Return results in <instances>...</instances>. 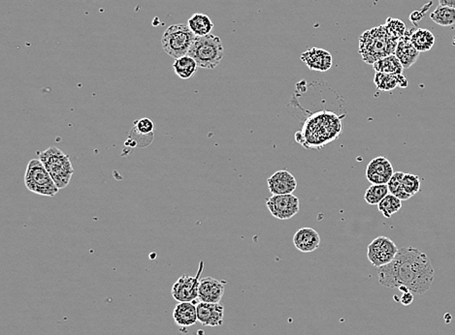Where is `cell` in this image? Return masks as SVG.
<instances>
[{"label":"cell","instance_id":"6da1fadb","mask_svg":"<svg viewBox=\"0 0 455 335\" xmlns=\"http://www.w3.org/2000/svg\"><path fill=\"white\" fill-rule=\"evenodd\" d=\"M434 275L427 255L413 248H400L389 264L378 269L379 284L390 289L406 287L417 295H423L430 289Z\"/></svg>","mask_w":455,"mask_h":335},{"label":"cell","instance_id":"7a4b0ae2","mask_svg":"<svg viewBox=\"0 0 455 335\" xmlns=\"http://www.w3.org/2000/svg\"><path fill=\"white\" fill-rule=\"evenodd\" d=\"M342 130L341 119L336 114L321 111L307 119L302 134H295L296 142L307 149H321L330 142L338 139Z\"/></svg>","mask_w":455,"mask_h":335},{"label":"cell","instance_id":"3957f363","mask_svg":"<svg viewBox=\"0 0 455 335\" xmlns=\"http://www.w3.org/2000/svg\"><path fill=\"white\" fill-rule=\"evenodd\" d=\"M397 44L398 41L387 35L384 25H379L360 35L358 51L365 63L373 65L379 59L394 54Z\"/></svg>","mask_w":455,"mask_h":335},{"label":"cell","instance_id":"277c9868","mask_svg":"<svg viewBox=\"0 0 455 335\" xmlns=\"http://www.w3.org/2000/svg\"><path fill=\"white\" fill-rule=\"evenodd\" d=\"M188 56L204 69H215L222 62L225 49L220 37L214 35L195 38Z\"/></svg>","mask_w":455,"mask_h":335},{"label":"cell","instance_id":"5b68a950","mask_svg":"<svg viewBox=\"0 0 455 335\" xmlns=\"http://www.w3.org/2000/svg\"><path fill=\"white\" fill-rule=\"evenodd\" d=\"M38 155L39 160L45 166L59 190L69 185L74 173V168L69 155L56 147L38 152Z\"/></svg>","mask_w":455,"mask_h":335},{"label":"cell","instance_id":"8992f818","mask_svg":"<svg viewBox=\"0 0 455 335\" xmlns=\"http://www.w3.org/2000/svg\"><path fill=\"white\" fill-rule=\"evenodd\" d=\"M196 36L192 32L188 25H170L163 33L161 38L163 51L173 59L188 56Z\"/></svg>","mask_w":455,"mask_h":335},{"label":"cell","instance_id":"52a82bcc","mask_svg":"<svg viewBox=\"0 0 455 335\" xmlns=\"http://www.w3.org/2000/svg\"><path fill=\"white\" fill-rule=\"evenodd\" d=\"M25 184L32 193L50 198H54L61 191L45 166L39 159H32L28 163L25 173Z\"/></svg>","mask_w":455,"mask_h":335},{"label":"cell","instance_id":"ba28073f","mask_svg":"<svg viewBox=\"0 0 455 335\" xmlns=\"http://www.w3.org/2000/svg\"><path fill=\"white\" fill-rule=\"evenodd\" d=\"M396 244L386 236H379L368 245L367 257L374 267H379L389 264L397 255Z\"/></svg>","mask_w":455,"mask_h":335},{"label":"cell","instance_id":"9c48e42d","mask_svg":"<svg viewBox=\"0 0 455 335\" xmlns=\"http://www.w3.org/2000/svg\"><path fill=\"white\" fill-rule=\"evenodd\" d=\"M267 209L277 219L288 220L300 210V202L293 194L272 195L266 201Z\"/></svg>","mask_w":455,"mask_h":335},{"label":"cell","instance_id":"30bf717a","mask_svg":"<svg viewBox=\"0 0 455 335\" xmlns=\"http://www.w3.org/2000/svg\"><path fill=\"white\" fill-rule=\"evenodd\" d=\"M204 269V262H200L199 269L195 276L184 274L177 280L172 288V296L178 303H192L199 298L200 276Z\"/></svg>","mask_w":455,"mask_h":335},{"label":"cell","instance_id":"8fae6325","mask_svg":"<svg viewBox=\"0 0 455 335\" xmlns=\"http://www.w3.org/2000/svg\"><path fill=\"white\" fill-rule=\"evenodd\" d=\"M394 173L391 163L384 157L374 158L366 168V178L372 184H387Z\"/></svg>","mask_w":455,"mask_h":335},{"label":"cell","instance_id":"7c38bea8","mask_svg":"<svg viewBox=\"0 0 455 335\" xmlns=\"http://www.w3.org/2000/svg\"><path fill=\"white\" fill-rule=\"evenodd\" d=\"M267 185L272 195L292 194L297 188V181L288 170H280L267 179Z\"/></svg>","mask_w":455,"mask_h":335},{"label":"cell","instance_id":"4fadbf2b","mask_svg":"<svg viewBox=\"0 0 455 335\" xmlns=\"http://www.w3.org/2000/svg\"><path fill=\"white\" fill-rule=\"evenodd\" d=\"M226 281L213 277L200 279L199 300L203 303H220L225 295Z\"/></svg>","mask_w":455,"mask_h":335},{"label":"cell","instance_id":"5bb4252c","mask_svg":"<svg viewBox=\"0 0 455 335\" xmlns=\"http://www.w3.org/2000/svg\"><path fill=\"white\" fill-rule=\"evenodd\" d=\"M301 61L312 71L326 72L332 67L331 54L324 49L312 48L301 54Z\"/></svg>","mask_w":455,"mask_h":335},{"label":"cell","instance_id":"9a60e30c","mask_svg":"<svg viewBox=\"0 0 455 335\" xmlns=\"http://www.w3.org/2000/svg\"><path fill=\"white\" fill-rule=\"evenodd\" d=\"M197 307V318L205 327H220L223 324L225 307L220 303H203L200 301Z\"/></svg>","mask_w":455,"mask_h":335},{"label":"cell","instance_id":"2e32d148","mask_svg":"<svg viewBox=\"0 0 455 335\" xmlns=\"http://www.w3.org/2000/svg\"><path fill=\"white\" fill-rule=\"evenodd\" d=\"M413 31V30H407L405 36H403L398 41L396 51H395L394 54L401 62L404 69L412 67L418 61V57H420V51L413 47L412 41H410V35H412Z\"/></svg>","mask_w":455,"mask_h":335},{"label":"cell","instance_id":"e0dca14e","mask_svg":"<svg viewBox=\"0 0 455 335\" xmlns=\"http://www.w3.org/2000/svg\"><path fill=\"white\" fill-rule=\"evenodd\" d=\"M296 249L303 253H311L321 245V236L313 228H302L293 236Z\"/></svg>","mask_w":455,"mask_h":335},{"label":"cell","instance_id":"ac0fdd59","mask_svg":"<svg viewBox=\"0 0 455 335\" xmlns=\"http://www.w3.org/2000/svg\"><path fill=\"white\" fill-rule=\"evenodd\" d=\"M173 318L181 328L194 326L199 321L196 305L194 303H179L174 309Z\"/></svg>","mask_w":455,"mask_h":335},{"label":"cell","instance_id":"d6986e66","mask_svg":"<svg viewBox=\"0 0 455 335\" xmlns=\"http://www.w3.org/2000/svg\"><path fill=\"white\" fill-rule=\"evenodd\" d=\"M374 83L381 92H390L398 87L401 88L408 87L407 78L403 74L394 75L377 72L375 78H374Z\"/></svg>","mask_w":455,"mask_h":335},{"label":"cell","instance_id":"ffe728a7","mask_svg":"<svg viewBox=\"0 0 455 335\" xmlns=\"http://www.w3.org/2000/svg\"><path fill=\"white\" fill-rule=\"evenodd\" d=\"M188 25L197 37L211 35L213 28H214V23L210 19V17L202 14V13H195V14L192 15L188 20Z\"/></svg>","mask_w":455,"mask_h":335},{"label":"cell","instance_id":"44dd1931","mask_svg":"<svg viewBox=\"0 0 455 335\" xmlns=\"http://www.w3.org/2000/svg\"><path fill=\"white\" fill-rule=\"evenodd\" d=\"M410 41L420 53H425L433 48L435 44V36L430 30L418 28V30H413L410 35Z\"/></svg>","mask_w":455,"mask_h":335},{"label":"cell","instance_id":"7402d4cb","mask_svg":"<svg viewBox=\"0 0 455 335\" xmlns=\"http://www.w3.org/2000/svg\"><path fill=\"white\" fill-rule=\"evenodd\" d=\"M174 71L177 76L183 80L191 79L197 72L199 64L191 56H184L180 59H175L173 63Z\"/></svg>","mask_w":455,"mask_h":335},{"label":"cell","instance_id":"603a6c76","mask_svg":"<svg viewBox=\"0 0 455 335\" xmlns=\"http://www.w3.org/2000/svg\"><path fill=\"white\" fill-rule=\"evenodd\" d=\"M373 68L376 72L394 75L403 74V70H404L401 62L395 54L379 59L373 64Z\"/></svg>","mask_w":455,"mask_h":335},{"label":"cell","instance_id":"cb8c5ba5","mask_svg":"<svg viewBox=\"0 0 455 335\" xmlns=\"http://www.w3.org/2000/svg\"><path fill=\"white\" fill-rule=\"evenodd\" d=\"M430 19L441 27H451L455 25V8L439 5L431 13Z\"/></svg>","mask_w":455,"mask_h":335},{"label":"cell","instance_id":"d4e9b609","mask_svg":"<svg viewBox=\"0 0 455 335\" xmlns=\"http://www.w3.org/2000/svg\"><path fill=\"white\" fill-rule=\"evenodd\" d=\"M389 194V189L387 184H372L366 190L364 199L371 206H378L379 202L383 201L384 197Z\"/></svg>","mask_w":455,"mask_h":335},{"label":"cell","instance_id":"484cf974","mask_svg":"<svg viewBox=\"0 0 455 335\" xmlns=\"http://www.w3.org/2000/svg\"><path fill=\"white\" fill-rule=\"evenodd\" d=\"M401 200L390 193L387 195V196L384 197L383 201L379 202L378 205L379 212H381L386 218L391 217L392 215L399 212V210L401 209Z\"/></svg>","mask_w":455,"mask_h":335},{"label":"cell","instance_id":"4316f807","mask_svg":"<svg viewBox=\"0 0 455 335\" xmlns=\"http://www.w3.org/2000/svg\"><path fill=\"white\" fill-rule=\"evenodd\" d=\"M405 173H402V171H396L390 178L387 186H389L390 194L394 195L401 201H408V200L412 198V196L408 194L403 188L402 179Z\"/></svg>","mask_w":455,"mask_h":335},{"label":"cell","instance_id":"83f0119b","mask_svg":"<svg viewBox=\"0 0 455 335\" xmlns=\"http://www.w3.org/2000/svg\"><path fill=\"white\" fill-rule=\"evenodd\" d=\"M384 27L386 28L387 35L396 41H399L407 32V28H406L404 22L402 20L394 19V18H389Z\"/></svg>","mask_w":455,"mask_h":335},{"label":"cell","instance_id":"f1b7e54d","mask_svg":"<svg viewBox=\"0 0 455 335\" xmlns=\"http://www.w3.org/2000/svg\"><path fill=\"white\" fill-rule=\"evenodd\" d=\"M403 188L410 196H415L420 191L421 181L420 176L413 173H405L402 179Z\"/></svg>","mask_w":455,"mask_h":335},{"label":"cell","instance_id":"f546056e","mask_svg":"<svg viewBox=\"0 0 455 335\" xmlns=\"http://www.w3.org/2000/svg\"><path fill=\"white\" fill-rule=\"evenodd\" d=\"M138 134L147 136V135H153V129H155V124L152 119L145 118L135 121L134 128Z\"/></svg>","mask_w":455,"mask_h":335},{"label":"cell","instance_id":"4dcf8cb0","mask_svg":"<svg viewBox=\"0 0 455 335\" xmlns=\"http://www.w3.org/2000/svg\"><path fill=\"white\" fill-rule=\"evenodd\" d=\"M413 301V293L410 292V291L409 292L403 293L401 298H400V303H401L402 305L405 306L412 305Z\"/></svg>","mask_w":455,"mask_h":335},{"label":"cell","instance_id":"1f68e13d","mask_svg":"<svg viewBox=\"0 0 455 335\" xmlns=\"http://www.w3.org/2000/svg\"><path fill=\"white\" fill-rule=\"evenodd\" d=\"M423 14L421 12L415 11L412 13V15L410 16V22L417 25L418 23H420L421 19H422Z\"/></svg>","mask_w":455,"mask_h":335},{"label":"cell","instance_id":"d6a6232c","mask_svg":"<svg viewBox=\"0 0 455 335\" xmlns=\"http://www.w3.org/2000/svg\"><path fill=\"white\" fill-rule=\"evenodd\" d=\"M439 5H441V6L455 8V0H439Z\"/></svg>","mask_w":455,"mask_h":335}]
</instances>
